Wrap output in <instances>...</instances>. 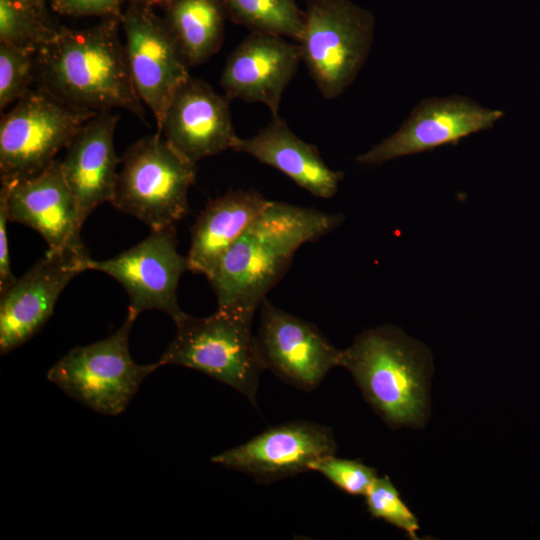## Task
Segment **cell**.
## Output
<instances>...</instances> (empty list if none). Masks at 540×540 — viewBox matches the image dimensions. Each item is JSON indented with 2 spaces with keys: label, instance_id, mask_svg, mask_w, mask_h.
I'll list each match as a JSON object with an SVG mask.
<instances>
[{
  "label": "cell",
  "instance_id": "1",
  "mask_svg": "<svg viewBox=\"0 0 540 540\" xmlns=\"http://www.w3.org/2000/svg\"><path fill=\"white\" fill-rule=\"evenodd\" d=\"M120 26L118 18L84 29L60 26L35 53L37 88L76 110L121 108L144 121V103L132 81Z\"/></svg>",
  "mask_w": 540,
  "mask_h": 540
},
{
  "label": "cell",
  "instance_id": "2",
  "mask_svg": "<svg viewBox=\"0 0 540 540\" xmlns=\"http://www.w3.org/2000/svg\"><path fill=\"white\" fill-rule=\"evenodd\" d=\"M341 214L270 201L207 277L218 308L254 314L297 250L336 229Z\"/></svg>",
  "mask_w": 540,
  "mask_h": 540
},
{
  "label": "cell",
  "instance_id": "3",
  "mask_svg": "<svg viewBox=\"0 0 540 540\" xmlns=\"http://www.w3.org/2000/svg\"><path fill=\"white\" fill-rule=\"evenodd\" d=\"M341 367L388 426L418 427L425 422L431 355L401 329L384 325L362 332L342 351Z\"/></svg>",
  "mask_w": 540,
  "mask_h": 540
},
{
  "label": "cell",
  "instance_id": "4",
  "mask_svg": "<svg viewBox=\"0 0 540 540\" xmlns=\"http://www.w3.org/2000/svg\"><path fill=\"white\" fill-rule=\"evenodd\" d=\"M253 317L221 308L206 317L184 313L174 321L176 334L158 362L200 371L234 388L256 407L259 376L265 368L252 333Z\"/></svg>",
  "mask_w": 540,
  "mask_h": 540
},
{
  "label": "cell",
  "instance_id": "5",
  "mask_svg": "<svg viewBox=\"0 0 540 540\" xmlns=\"http://www.w3.org/2000/svg\"><path fill=\"white\" fill-rule=\"evenodd\" d=\"M111 204L151 230L174 225L188 211V193L197 166L178 152L162 134L145 136L120 158Z\"/></svg>",
  "mask_w": 540,
  "mask_h": 540
},
{
  "label": "cell",
  "instance_id": "6",
  "mask_svg": "<svg viewBox=\"0 0 540 540\" xmlns=\"http://www.w3.org/2000/svg\"><path fill=\"white\" fill-rule=\"evenodd\" d=\"M134 321L127 314L112 335L74 347L48 370L47 379L97 413L121 414L142 381L161 367L158 361L142 365L131 357L128 341Z\"/></svg>",
  "mask_w": 540,
  "mask_h": 540
},
{
  "label": "cell",
  "instance_id": "7",
  "mask_svg": "<svg viewBox=\"0 0 540 540\" xmlns=\"http://www.w3.org/2000/svg\"><path fill=\"white\" fill-rule=\"evenodd\" d=\"M374 17L349 0H310L298 42L322 96L334 99L355 80L369 54Z\"/></svg>",
  "mask_w": 540,
  "mask_h": 540
},
{
  "label": "cell",
  "instance_id": "8",
  "mask_svg": "<svg viewBox=\"0 0 540 540\" xmlns=\"http://www.w3.org/2000/svg\"><path fill=\"white\" fill-rule=\"evenodd\" d=\"M95 114L70 108L38 88L31 89L1 117V181L31 177L47 169Z\"/></svg>",
  "mask_w": 540,
  "mask_h": 540
},
{
  "label": "cell",
  "instance_id": "9",
  "mask_svg": "<svg viewBox=\"0 0 540 540\" xmlns=\"http://www.w3.org/2000/svg\"><path fill=\"white\" fill-rule=\"evenodd\" d=\"M87 268L104 272L122 285L129 297L127 314L134 320L146 310L165 312L173 321L185 313L177 289L189 267L187 256L178 253L174 225L152 230L138 244L107 260L90 258Z\"/></svg>",
  "mask_w": 540,
  "mask_h": 540
},
{
  "label": "cell",
  "instance_id": "10",
  "mask_svg": "<svg viewBox=\"0 0 540 540\" xmlns=\"http://www.w3.org/2000/svg\"><path fill=\"white\" fill-rule=\"evenodd\" d=\"M121 27L133 84L153 113L158 130L175 93L190 77L191 67L165 19L152 8L131 2L123 12Z\"/></svg>",
  "mask_w": 540,
  "mask_h": 540
},
{
  "label": "cell",
  "instance_id": "11",
  "mask_svg": "<svg viewBox=\"0 0 540 540\" xmlns=\"http://www.w3.org/2000/svg\"><path fill=\"white\" fill-rule=\"evenodd\" d=\"M264 368L300 390L316 389L328 372L341 366L342 351L313 323L274 305H260L256 335Z\"/></svg>",
  "mask_w": 540,
  "mask_h": 540
},
{
  "label": "cell",
  "instance_id": "12",
  "mask_svg": "<svg viewBox=\"0 0 540 540\" xmlns=\"http://www.w3.org/2000/svg\"><path fill=\"white\" fill-rule=\"evenodd\" d=\"M87 250H48L0 293V353L5 355L34 337L46 324L69 282L88 270Z\"/></svg>",
  "mask_w": 540,
  "mask_h": 540
},
{
  "label": "cell",
  "instance_id": "13",
  "mask_svg": "<svg viewBox=\"0 0 540 540\" xmlns=\"http://www.w3.org/2000/svg\"><path fill=\"white\" fill-rule=\"evenodd\" d=\"M504 112L486 108L463 96L421 101L392 135L356 158L361 165L387 161L457 144L463 138L492 128Z\"/></svg>",
  "mask_w": 540,
  "mask_h": 540
},
{
  "label": "cell",
  "instance_id": "14",
  "mask_svg": "<svg viewBox=\"0 0 540 540\" xmlns=\"http://www.w3.org/2000/svg\"><path fill=\"white\" fill-rule=\"evenodd\" d=\"M336 449L330 427L296 420L270 427L211 461L260 483H271L309 471L315 461L335 455Z\"/></svg>",
  "mask_w": 540,
  "mask_h": 540
},
{
  "label": "cell",
  "instance_id": "15",
  "mask_svg": "<svg viewBox=\"0 0 540 540\" xmlns=\"http://www.w3.org/2000/svg\"><path fill=\"white\" fill-rule=\"evenodd\" d=\"M9 222L37 231L48 250H86L80 233L85 222L63 176L60 160L31 177L1 181Z\"/></svg>",
  "mask_w": 540,
  "mask_h": 540
},
{
  "label": "cell",
  "instance_id": "16",
  "mask_svg": "<svg viewBox=\"0 0 540 540\" xmlns=\"http://www.w3.org/2000/svg\"><path fill=\"white\" fill-rule=\"evenodd\" d=\"M301 59L299 44L272 34L250 32L228 56L220 77L230 101L259 102L279 117L283 93Z\"/></svg>",
  "mask_w": 540,
  "mask_h": 540
},
{
  "label": "cell",
  "instance_id": "17",
  "mask_svg": "<svg viewBox=\"0 0 540 540\" xmlns=\"http://www.w3.org/2000/svg\"><path fill=\"white\" fill-rule=\"evenodd\" d=\"M228 102L207 82L190 76L172 98L157 132L195 164L234 150L240 137Z\"/></svg>",
  "mask_w": 540,
  "mask_h": 540
},
{
  "label": "cell",
  "instance_id": "18",
  "mask_svg": "<svg viewBox=\"0 0 540 540\" xmlns=\"http://www.w3.org/2000/svg\"><path fill=\"white\" fill-rule=\"evenodd\" d=\"M118 119L111 111L95 114L80 128L60 160L65 181L85 219L113 197L120 164L114 148Z\"/></svg>",
  "mask_w": 540,
  "mask_h": 540
},
{
  "label": "cell",
  "instance_id": "19",
  "mask_svg": "<svg viewBox=\"0 0 540 540\" xmlns=\"http://www.w3.org/2000/svg\"><path fill=\"white\" fill-rule=\"evenodd\" d=\"M248 154L293 180L313 196L333 197L344 178L324 162L318 148L294 134L280 117L250 138H239L234 150Z\"/></svg>",
  "mask_w": 540,
  "mask_h": 540
},
{
  "label": "cell",
  "instance_id": "20",
  "mask_svg": "<svg viewBox=\"0 0 540 540\" xmlns=\"http://www.w3.org/2000/svg\"><path fill=\"white\" fill-rule=\"evenodd\" d=\"M270 201L255 189H234L209 200L191 228L189 270L208 277Z\"/></svg>",
  "mask_w": 540,
  "mask_h": 540
},
{
  "label": "cell",
  "instance_id": "21",
  "mask_svg": "<svg viewBox=\"0 0 540 540\" xmlns=\"http://www.w3.org/2000/svg\"><path fill=\"white\" fill-rule=\"evenodd\" d=\"M165 9L164 19L190 67L218 52L227 14L222 0H173Z\"/></svg>",
  "mask_w": 540,
  "mask_h": 540
},
{
  "label": "cell",
  "instance_id": "22",
  "mask_svg": "<svg viewBox=\"0 0 540 540\" xmlns=\"http://www.w3.org/2000/svg\"><path fill=\"white\" fill-rule=\"evenodd\" d=\"M231 20L250 32L289 37L300 41L305 12L295 0H222Z\"/></svg>",
  "mask_w": 540,
  "mask_h": 540
},
{
  "label": "cell",
  "instance_id": "23",
  "mask_svg": "<svg viewBox=\"0 0 540 540\" xmlns=\"http://www.w3.org/2000/svg\"><path fill=\"white\" fill-rule=\"evenodd\" d=\"M59 27L52 24L47 13L17 0H0V42L36 53L57 34Z\"/></svg>",
  "mask_w": 540,
  "mask_h": 540
},
{
  "label": "cell",
  "instance_id": "24",
  "mask_svg": "<svg viewBox=\"0 0 540 540\" xmlns=\"http://www.w3.org/2000/svg\"><path fill=\"white\" fill-rule=\"evenodd\" d=\"M35 82V52L0 42V109L24 97Z\"/></svg>",
  "mask_w": 540,
  "mask_h": 540
},
{
  "label": "cell",
  "instance_id": "25",
  "mask_svg": "<svg viewBox=\"0 0 540 540\" xmlns=\"http://www.w3.org/2000/svg\"><path fill=\"white\" fill-rule=\"evenodd\" d=\"M364 497L372 517L403 530L411 539H418V520L388 476L377 477Z\"/></svg>",
  "mask_w": 540,
  "mask_h": 540
},
{
  "label": "cell",
  "instance_id": "26",
  "mask_svg": "<svg viewBox=\"0 0 540 540\" xmlns=\"http://www.w3.org/2000/svg\"><path fill=\"white\" fill-rule=\"evenodd\" d=\"M310 470L320 473L339 489L353 496H365L378 477L373 467L359 460L341 459L335 455L315 461Z\"/></svg>",
  "mask_w": 540,
  "mask_h": 540
},
{
  "label": "cell",
  "instance_id": "27",
  "mask_svg": "<svg viewBox=\"0 0 540 540\" xmlns=\"http://www.w3.org/2000/svg\"><path fill=\"white\" fill-rule=\"evenodd\" d=\"M123 3L124 0H51V8L54 12L69 17L121 19Z\"/></svg>",
  "mask_w": 540,
  "mask_h": 540
},
{
  "label": "cell",
  "instance_id": "28",
  "mask_svg": "<svg viewBox=\"0 0 540 540\" xmlns=\"http://www.w3.org/2000/svg\"><path fill=\"white\" fill-rule=\"evenodd\" d=\"M8 222L6 199L4 194L0 192V293L4 292L16 280L12 273L9 255Z\"/></svg>",
  "mask_w": 540,
  "mask_h": 540
},
{
  "label": "cell",
  "instance_id": "29",
  "mask_svg": "<svg viewBox=\"0 0 540 540\" xmlns=\"http://www.w3.org/2000/svg\"><path fill=\"white\" fill-rule=\"evenodd\" d=\"M173 0H131L132 3L142 5L148 8H154L156 6H166Z\"/></svg>",
  "mask_w": 540,
  "mask_h": 540
},
{
  "label": "cell",
  "instance_id": "30",
  "mask_svg": "<svg viewBox=\"0 0 540 540\" xmlns=\"http://www.w3.org/2000/svg\"><path fill=\"white\" fill-rule=\"evenodd\" d=\"M39 12L46 13L45 4L46 0H17Z\"/></svg>",
  "mask_w": 540,
  "mask_h": 540
}]
</instances>
